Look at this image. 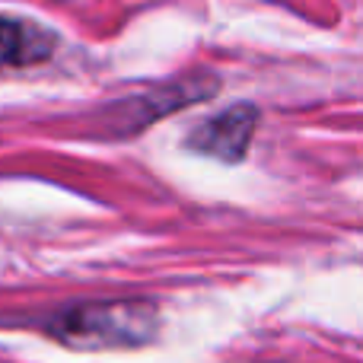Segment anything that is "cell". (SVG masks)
Segmentation results:
<instances>
[{"label":"cell","mask_w":363,"mask_h":363,"mask_svg":"<svg viewBox=\"0 0 363 363\" xmlns=\"http://www.w3.org/2000/svg\"><path fill=\"white\" fill-rule=\"evenodd\" d=\"M258 131V108L252 102H239L223 112L194 125L185 138V147L201 157H213L220 163H239L249 153V144Z\"/></svg>","instance_id":"7a4b0ae2"},{"label":"cell","mask_w":363,"mask_h":363,"mask_svg":"<svg viewBox=\"0 0 363 363\" xmlns=\"http://www.w3.org/2000/svg\"><path fill=\"white\" fill-rule=\"evenodd\" d=\"M45 332L74 351H131L160 335V306L150 300L77 303L51 315Z\"/></svg>","instance_id":"6da1fadb"},{"label":"cell","mask_w":363,"mask_h":363,"mask_svg":"<svg viewBox=\"0 0 363 363\" xmlns=\"http://www.w3.org/2000/svg\"><path fill=\"white\" fill-rule=\"evenodd\" d=\"M57 51V35L32 19L0 13V70L45 64Z\"/></svg>","instance_id":"3957f363"}]
</instances>
